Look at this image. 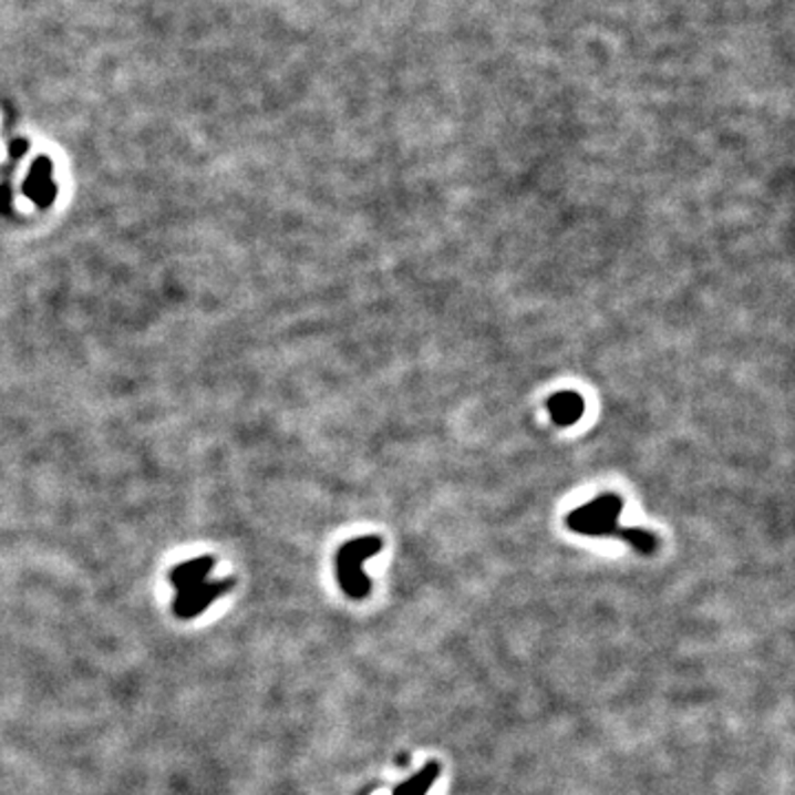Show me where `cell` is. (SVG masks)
I'll list each match as a JSON object with an SVG mask.
<instances>
[{
    "instance_id": "cell-1",
    "label": "cell",
    "mask_w": 795,
    "mask_h": 795,
    "mask_svg": "<svg viewBox=\"0 0 795 795\" xmlns=\"http://www.w3.org/2000/svg\"><path fill=\"white\" fill-rule=\"evenodd\" d=\"M623 510V497L608 491L599 497H595L592 502L577 506L575 510H570L566 515V526L577 533V535H586V537H612V539H623L628 541L637 553L652 557L659 546L661 539L646 530V528H632V526H621L619 517Z\"/></svg>"
},
{
    "instance_id": "cell-2",
    "label": "cell",
    "mask_w": 795,
    "mask_h": 795,
    "mask_svg": "<svg viewBox=\"0 0 795 795\" xmlns=\"http://www.w3.org/2000/svg\"><path fill=\"white\" fill-rule=\"evenodd\" d=\"M215 557H197L182 561L168 575L171 586L175 588L173 612L188 621L206 612L221 595L235 588V579H213Z\"/></svg>"
},
{
    "instance_id": "cell-3",
    "label": "cell",
    "mask_w": 795,
    "mask_h": 795,
    "mask_svg": "<svg viewBox=\"0 0 795 795\" xmlns=\"http://www.w3.org/2000/svg\"><path fill=\"white\" fill-rule=\"evenodd\" d=\"M383 539L379 535L357 537L345 541L337 553V579L341 590L354 599L363 601L372 595V579L363 570V561L370 557H376L383 550Z\"/></svg>"
},
{
    "instance_id": "cell-4",
    "label": "cell",
    "mask_w": 795,
    "mask_h": 795,
    "mask_svg": "<svg viewBox=\"0 0 795 795\" xmlns=\"http://www.w3.org/2000/svg\"><path fill=\"white\" fill-rule=\"evenodd\" d=\"M22 193L40 208H49L55 202L58 195V186L53 179V164L49 157L40 155L33 164L31 171L22 184Z\"/></svg>"
},
{
    "instance_id": "cell-5",
    "label": "cell",
    "mask_w": 795,
    "mask_h": 795,
    "mask_svg": "<svg viewBox=\"0 0 795 795\" xmlns=\"http://www.w3.org/2000/svg\"><path fill=\"white\" fill-rule=\"evenodd\" d=\"M546 406H548V413H550L553 422L559 429L572 426L575 422H579V417L586 411V402L577 392H557V394L548 398Z\"/></svg>"
},
{
    "instance_id": "cell-6",
    "label": "cell",
    "mask_w": 795,
    "mask_h": 795,
    "mask_svg": "<svg viewBox=\"0 0 795 795\" xmlns=\"http://www.w3.org/2000/svg\"><path fill=\"white\" fill-rule=\"evenodd\" d=\"M440 774H442L440 763L429 761L417 774H413L409 781L398 785L396 789H394V795H429V792L433 789V785L437 783Z\"/></svg>"
},
{
    "instance_id": "cell-7",
    "label": "cell",
    "mask_w": 795,
    "mask_h": 795,
    "mask_svg": "<svg viewBox=\"0 0 795 795\" xmlns=\"http://www.w3.org/2000/svg\"><path fill=\"white\" fill-rule=\"evenodd\" d=\"M9 206H11V193L9 188H0V215H7L9 213Z\"/></svg>"
},
{
    "instance_id": "cell-8",
    "label": "cell",
    "mask_w": 795,
    "mask_h": 795,
    "mask_svg": "<svg viewBox=\"0 0 795 795\" xmlns=\"http://www.w3.org/2000/svg\"><path fill=\"white\" fill-rule=\"evenodd\" d=\"M11 155L16 157V155H22L24 151H27V140H13V144H11Z\"/></svg>"
}]
</instances>
